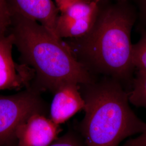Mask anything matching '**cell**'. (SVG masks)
I'll return each mask as SVG.
<instances>
[{
	"instance_id": "6da1fadb",
	"label": "cell",
	"mask_w": 146,
	"mask_h": 146,
	"mask_svg": "<svg viewBox=\"0 0 146 146\" xmlns=\"http://www.w3.org/2000/svg\"><path fill=\"white\" fill-rule=\"evenodd\" d=\"M20 54L22 64L31 68L34 77L31 87L52 93L64 84L80 86L96 78L80 62L67 44L36 21L12 16L9 33Z\"/></svg>"
},
{
	"instance_id": "7a4b0ae2",
	"label": "cell",
	"mask_w": 146,
	"mask_h": 146,
	"mask_svg": "<svg viewBox=\"0 0 146 146\" xmlns=\"http://www.w3.org/2000/svg\"><path fill=\"white\" fill-rule=\"evenodd\" d=\"M134 19L120 7L100 9L96 21L86 35L64 41L74 56L90 73L102 75L123 85L134 70L131 31Z\"/></svg>"
},
{
	"instance_id": "3957f363",
	"label": "cell",
	"mask_w": 146,
	"mask_h": 146,
	"mask_svg": "<svg viewBox=\"0 0 146 146\" xmlns=\"http://www.w3.org/2000/svg\"><path fill=\"white\" fill-rule=\"evenodd\" d=\"M80 86L85 102L80 129L86 146H119L146 131V123L131 110L128 93L120 82L103 77Z\"/></svg>"
},
{
	"instance_id": "277c9868",
	"label": "cell",
	"mask_w": 146,
	"mask_h": 146,
	"mask_svg": "<svg viewBox=\"0 0 146 146\" xmlns=\"http://www.w3.org/2000/svg\"><path fill=\"white\" fill-rule=\"evenodd\" d=\"M47 103L31 87L11 95H0V146H13L17 127L30 115L47 113Z\"/></svg>"
},
{
	"instance_id": "5b68a950",
	"label": "cell",
	"mask_w": 146,
	"mask_h": 146,
	"mask_svg": "<svg viewBox=\"0 0 146 146\" xmlns=\"http://www.w3.org/2000/svg\"><path fill=\"white\" fill-rule=\"evenodd\" d=\"M99 0L81 1L71 3L60 11L56 35L60 39H75L92 30L99 13Z\"/></svg>"
},
{
	"instance_id": "8992f818",
	"label": "cell",
	"mask_w": 146,
	"mask_h": 146,
	"mask_svg": "<svg viewBox=\"0 0 146 146\" xmlns=\"http://www.w3.org/2000/svg\"><path fill=\"white\" fill-rule=\"evenodd\" d=\"M13 46L11 34L0 37V90L28 88L34 77L31 68L14 62L12 55Z\"/></svg>"
},
{
	"instance_id": "52a82bcc",
	"label": "cell",
	"mask_w": 146,
	"mask_h": 146,
	"mask_svg": "<svg viewBox=\"0 0 146 146\" xmlns=\"http://www.w3.org/2000/svg\"><path fill=\"white\" fill-rule=\"evenodd\" d=\"M61 131L60 125L46 115L35 113L17 127L13 146H48L58 139Z\"/></svg>"
},
{
	"instance_id": "ba28073f",
	"label": "cell",
	"mask_w": 146,
	"mask_h": 146,
	"mask_svg": "<svg viewBox=\"0 0 146 146\" xmlns=\"http://www.w3.org/2000/svg\"><path fill=\"white\" fill-rule=\"evenodd\" d=\"M11 15H18L36 21L55 36L58 16L53 0H7Z\"/></svg>"
},
{
	"instance_id": "9c48e42d",
	"label": "cell",
	"mask_w": 146,
	"mask_h": 146,
	"mask_svg": "<svg viewBox=\"0 0 146 146\" xmlns=\"http://www.w3.org/2000/svg\"><path fill=\"white\" fill-rule=\"evenodd\" d=\"M84 107L80 85L72 83L63 84L54 93L49 109V119L60 125L84 110Z\"/></svg>"
},
{
	"instance_id": "30bf717a",
	"label": "cell",
	"mask_w": 146,
	"mask_h": 146,
	"mask_svg": "<svg viewBox=\"0 0 146 146\" xmlns=\"http://www.w3.org/2000/svg\"><path fill=\"white\" fill-rule=\"evenodd\" d=\"M129 103L146 109V73L137 72L133 80L132 89L128 93Z\"/></svg>"
},
{
	"instance_id": "8fae6325",
	"label": "cell",
	"mask_w": 146,
	"mask_h": 146,
	"mask_svg": "<svg viewBox=\"0 0 146 146\" xmlns=\"http://www.w3.org/2000/svg\"><path fill=\"white\" fill-rule=\"evenodd\" d=\"M132 60L134 68L137 72L146 73V32L137 43L133 44Z\"/></svg>"
},
{
	"instance_id": "7c38bea8",
	"label": "cell",
	"mask_w": 146,
	"mask_h": 146,
	"mask_svg": "<svg viewBox=\"0 0 146 146\" xmlns=\"http://www.w3.org/2000/svg\"><path fill=\"white\" fill-rule=\"evenodd\" d=\"M12 15L7 0H0V37L9 34Z\"/></svg>"
},
{
	"instance_id": "4fadbf2b",
	"label": "cell",
	"mask_w": 146,
	"mask_h": 146,
	"mask_svg": "<svg viewBox=\"0 0 146 146\" xmlns=\"http://www.w3.org/2000/svg\"><path fill=\"white\" fill-rule=\"evenodd\" d=\"M48 146H86V145L75 131L70 129Z\"/></svg>"
},
{
	"instance_id": "5bb4252c",
	"label": "cell",
	"mask_w": 146,
	"mask_h": 146,
	"mask_svg": "<svg viewBox=\"0 0 146 146\" xmlns=\"http://www.w3.org/2000/svg\"><path fill=\"white\" fill-rule=\"evenodd\" d=\"M121 146H146V131L137 137L125 141Z\"/></svg>"
},
{
	"instance_id": "9a60e30c",
	"label": "cell",
	"mask_w": 146,
	"mask_h": 146,
	"mask_svg": "<svg viewBox=\"0 0 146 146\" xmlns=\"http://www.w3.org/2000/svg\"><path fill=\"white\" fill-rule=\"evenodd\" d=\"M81 1H87V0H55V4L58 7L59 12L63 11L65 8H66L68 5H70L71 3Z\"/></svg>"
},
{
	"instance_id": "2e32d148",
	"label": "cell",
	"mask_w": 146,
	"mask_h": 146,
	"mask_svg": "<svg viewBox=\"0 0 146 146\" xmlns=\"http://www.w3.org/2000/svg\"><path fill=\"white\" fill-rule=\"evenodd\" d=\"M143 4L145 10L146 12V0H143Z\"/></svg>"
},
{
	"instance_id": "e0dca14e",
	"label": "cell",
	"mask_w": 146,
	"mask_h": 146,
	"mask_svg": "<svg viewBox=\"0 0 146 146\" xmlns=\"http://www.w3.org/2000/svg\"><path fill=\"white\" fill-rule=\"evenodd\" d=\"M87 1H90V0H87Z\"/></svg>"
},
{
	"instance_id": "ac0fdd59",
	"label": "cell",
	"mask_w": 146,
	"mask_h": 146,
	"mask_svg": "<svg viewBox=\"0 0 146 146\" xmlns=\"http://www.w3.org/2000/svg\"></svg>"
}]
</instances>
